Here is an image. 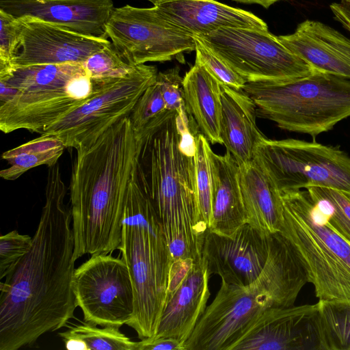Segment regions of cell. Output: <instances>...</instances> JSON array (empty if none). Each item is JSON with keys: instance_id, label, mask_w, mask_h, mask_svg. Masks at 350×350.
Segmentation results:
<instances>
[{"instance_id": "obj_1", "label": "cell", "mask_w": 350, "mask_h": 350, "mask_svg": "<svg viewBox=\"0 0 350 350\" xmlns=\"http://www.w3.org/2000/svg\"><path fill=\"white\" fill-rule=\"evenodd\" d=\"M66 191L59 165L49 167L31 246L0 284V350L29 346L75 317V239Z\"/></svg>"}, {"instance_id": "obj_2", "label": "cell", "mask_w": 350, "mask_h": 350, "mask_svg": "<svg viewBox=\"0 0 350 350\" xmlns=\"http://www.w3.org/2000/svg\"><path fill=\"white\" fill-rule=\"evenodd\" d=\"M139 143L127 116L91 146L76 149L69 187L75 260L119 249L128 185Z\"/></svg>"}, {"instance_id": "obj_3", "label": "cell", "mask_w": 350, "mask_h": 350, "mask_svg": "<svg viewBox=\"0 0 350 350\" xmlns=\"http://www.w3.org/2000/svg\"><path fill=\"white\" fill-rule=\"evenodd\" d=\"M185 125L176 111L166 110L140 133L137 167L161 223L173 260L202 257L208 226L198 203L196 152L181 146Z\"/></svg>"}, {"instance_id": "obj_4", "label": "cell", "mask_w": 350, "mask_h": 350, "mask_svg": "<svg viewBox=\"0 0 350 350\" xmlns=\"http://www.w3.org/2000/svg\"><path fill=\"white\" fill-rule=\"evenodd\" d=\"M137 159L129 181L118 250L127 265L134 291V313L127 325L143 340L157 333L173 258L137 168Z\"/></svg>"}, {"instance_id": "obj_5", "label": "cell", "mask_w": 350, "mask_h": 350, "mask_svg": "<svg viewBox=\"0 0 350 350\" xmlns=\"http://www.w3.org/2000/svg\"><path fill=\"white\" fill-rule=\"evenodd\" d=\"M111 79H92L83 64L12 66L0 72V81L14 90L0 105V129L41 134L99 92Z\"/></svg>"}, {"instance_id": "obj_6", "label": "cell", "mask_w": 350, "mask_h": 350, "mask_svg": "<svg viewBox=\"0 0 350 350\" xmlns=\"http://www.w3.org/2000/svg\"><path fill=\"white\" fill-rule=\"evenodd\" d=\"M258 118L315 137L350 117V79L314 70L282 81L247 82L243 88Z\"/></svg>"}, {"instance_id": "obj_7", "label": "cell", "mask_w": 350, "mask_h": 350, "mask_svg": "<svg viewBox=\"0 0 350 350\" xmlns=\"http://www.w3.org/2000/svg\"><path fill=\"white\" fill-rule=\"evenodd\" d=\"M284 232L309 271L322 301H350V243L331 228L308 191L280 193Z\"/></svg>"}, {"instance_id": "obj_8", "label": "cell", "mask_w": 350, "mask_h": 350, "mask_svg": "<svg viewBox=\"0 0 350 350\" xmlns=\"http://www.w3.org/2000/svg\"><path fill=\"white\" fill-rule=\"evenodd\" d=\"M253 161L280 193L310 187L350 195V157L338 148L296 139L264 138Z\"/></svg>"}, {"instance_id": "obj_9", "label": "cell", "mask_w": 350, "mask_h": 350, "mask_svg": "<svg viewBox=\"0 0 350 350\" xmlns=\"http://www.w3.org/2000/svg\"><path fill=\"white\" fill-rule=\"evenodd\" d=\"M193 36L246 82L288 81L314 70L268 29L222 28Z\"/></svg>"}, {"instance_id": "obj_10", "label": "cell", "mask_w": 350, "mask_h": 350, "mask_svg": "<svg viewBox=\"0 0 350 350\" xmlns=\"http://www.w3.org/2000/svg\"><path fill=\"white\" fill-rule=\"evenodd\" d=\"M157 67L135 66L126 75L113 78L81 106L48 127L42 135H53L66 148H88L109 128L129 116L144 91L157 81Z\"/></svg>"}, {"instance_id": "obj_11", "label": "cell", "mask_w": 350, "mask_h": 350, "mask_svg": "<svg viewBox=\"0 0 350 350\" xmlns=\"http://www.w3.org/2000/svg\"><path fill=\"white\" fill-rule=\"evenodd\" d=\"M106 31L113 46L133 66L170 61L196 50L193 36L165 18L155 5L114 8Z\"/></svg>"}, {"instance_id": "obj_12", "label": "cell", "mask_w": 350, "mask_h": 350, "mask_svg": "<svg viewBox=\"0 0 350 350\" xmlns=\"http://www.w3.org/2000/svg\"><path fill=\"white\" fill-rule=\"evenodd\" d=\"M73 292L85 322L120 327L133 316V286L122 258L91 255L75 270Z\"/></svg>"}, {"instance_id": "obj_13", "label": "cell", "mask_w": 350, "mask_h": 350, "mask_svg": "<svg viewBox=\"0 0 350 350\" xmlns=\"http://www.w3.org/2000/svg\"><path fill=\"white\" fill-rule=\"evenodd\" d=\"M269 297L250 286L221 281L219 290L206 308L184 350H232L265 310Z\"/></svg>"}, {"instance_id": "obj_14", "label": "cell", "mask_w": 350, "mask_h": 350, "mask_svg": "<svg viewBox=\"0 0 350 350\" xmlns=\"http://www.w3.org/2000/svg\"><path fill=\"white\" fill-rule=\"evenodd\" d=\"M232 350H323L319 303L267 308Z\"/></svg>"}, {"instance_id": "obj_15", "label": "cell", "mask_w": 350, "mask_h": 350, "mask_svg": "<svg viewBox=\"0 0 350 350\" xmlns=\"http://www.w3.org/2000/svg\"><path fill=\"white\" fill-rule=\"evenodd\" d=\"M269 252V233L248 223L232 236L207 230L202 256L210 275L240 286L251 285L262 271Z\"/></svg>"}, {"instance_id": "obj_16", "label": "cell", "mask_w": 350, "mask_h": 350, "mask_svg": "<svg viewBox=\"0 0 350 350\" xmlns=\"http://www.w3.org/2000/svg\"><path fill=\"white\" fill-rule=\"evenodd\" d=\"M18 18L23 28L12 66L83 64L111 44L106 38L84 36L33 17Z\"/></svg>"}, {"instance_id": "obj_17", "label": "cell", "mask_w": 350, "mask_h": 350, "mask_svg": "<svg viewBox=\"0 0 350 350\" xmlns=\"http://www.w3.org/2000/svg\"><path fill=\"white\" fill-rule=\"evenodd\" d=\"M0 9L16 18L30 16L84 36L108 38L112 0H0Z\"/></svg>"}, {"instance_id": "obj_18", "label": "cell", "mask_w": 350, "mask_h": 350, "mask_svg": "<svg viewBox=\"0 0 350 350\" xmlns=\"http://www.w3.org/2000/svg\"><path fill=\"white\" fill-rule=\"evenodd\" d=\"M308 282V269L294 243L282 232L269 233L267 260L258 278L248 286L266 295L272 307H289L294 306Z\"/></svg>"}, {"instance_id": "obj_19", "label": "cell", "mask_w": 350, "mask_h": 350, "mask_svg": "<svg viewBox=\"0 0 350 350\" xmlns=\"http://www.w3.org/2000/svg\"><path fill=\"white\" fill-rule=\"evenodd\" d=\"M278 38L314 70L350 79V40L335 29L307 19Z\"/></svg>"}, {"instance_id": "obj_20", "label": "cell", "mask_w": 350, "mask_h": 350, "mask_svg": "<svg viewBox=\"0 0 350 350\" xmlns=\"http://www.w3.org/2000/svg\"><path fill=\"white\" fill-rule=\"evenodd\" d=\"M210 275L202 256L193 262L181 285L165 301L154 337L173 338L184 346L206 308Z\"/></svg>"}, {"instance_id": "obj_21", "label": "cell", "mask_w": 350, "mask_h": 350, "mask_svg": "<svg viewBox=\"0 0 350 350\" xmlns=\"http://www.w3.org/2000/svg\"><path fill=\"white\" fill-rule=\"evenodd\" d=\"M154 5L192 36L222 28L268 29L267 23L253 13L215 0H167Z\"/></svg>"}, {"instance_id": "obj_22", "label": "cell", "mask_w": 350, "mask_h": 350, "mask_svg": "<svg viewBox=\"0 0 350 350\" xmlns=\"http://www.w3.org/2000/svg\"><path fill=\"white\" fill-rule=\"evenodd\" d=\"M220 137L239 165L253 160L258 144L266 137L256 124V105L244 91L221 84Z\"/></svg>"}, {"instance_id": "obj_23", "label": "cell", "mask_w": 350, "mask_h": 350, "mask_svg": "<svg viewBox=\"0 0 350 350\" xmlns=\"http://www.w3.org/2000/svg\"><path fill=\"white\" fill-rule=\"evenodd\" d=\"M212 177L210 231L232 236L247 223L240 183V165L228 151L224 155L209 150Z\"/></svg>"}, {"instance_id": "obj_24", "label": "cell", "mask_w": 350, "mask_h": 350, "mask_svg": "<svg viewBox=\"0 0 350 350\" xmlns=\"http://www.w3.org/2000/svg\"><path fill=\"white\" fill-rule=\"evenodd\" d=\"M239 183L247 223L267 233L281 232L284 217L280 193L253 160L240 165Z\"/></svg>"}, {"instance_id": "obj_25", "label": "cell", "mask_w": 350, "mask_h": 350, "mask_svg": "<svg viewBox=\"0 0 350 350\" xmlns=\"http://www.w3.org/2000/svg\"><path fill=\"white\" fill-rule=\"evenodd\" d=\"M185 107L201 133L213 144H222L220 137L221 83L200 63L183 77Z\"/></svg>"}, {"instance_id": "obj_26", "label": "cell", "mask_w": 350, "mask_h": 350, "mask_svg": "<svg viewBox=\"0 0 350 350\" xmlns=\"http://www.w3.org/2000/svg\"><path fill=\"white\" fill-rule=\"evenodd\" d=\"M65 148L56 137L40 135L2 154V159L7 161L9 166L0 172V176L14 180L31 168L42 165L52 167L57 163Z\"/></svg>"}, {"instance_id": "obj_27", "label": "cell", "mask_w": 350, "mask_h": 350, "mask_svg": "<svg viewBox=\"0 0 350 350\" xmlns=\"http://www.w3.org/2000/svg\"><path fill=\"white\" fill-rule=\"evenodd\" d=\"M323 350H350V301L319 300Z\"/></svg>"}, {"instance_id": "obj_28", "label": "cell", "mask_w": 350, "mask_h": 350, "mask_svg": "<svg viewBox=\"0 0 350 350\" xmlns=\"http://www.w3.org/2000/svg\"><path fill=\"white\" fill-rule=\"evenodd\" d=\"M68 329L59 336H71L83 340L88 350H136L137 342H134L124 334L120 327L100 326L89 323L66 325Z\"/></svg>"}, {"instance_id": "obj_29", "label": "cell", "mask_w": 350, "mask_h": 350, "mask_svg": "<svg viewBox=\"0 0 350 350\" xmlns=\"http://www.w3.org/2000/svg\"><path fill=\"white\" fill-rule=\"evenodd\" d=\"M326 223L350 243V195L321 187L306 188Z\"/></svg>"}, {"instance_id": "obj_30", "label": "cell", "mask_w": 350, "mask_h": 350, "mask_svg": "<svg viewBox=\"0 0 350 350\" xmlns=\"http://www.w3.org/2000/svg\"><path fill=\"white\" fill-rule=\"evenodd\" d=\"M208 139L199 133L196 137V167L199 208L202 219L208 226L212 211V177Z\"/></svg>"}, {"instance_id": "obj_31", "label": "cell", "mask_w": 350, "mask_h": 350, "mask_svg": "<svg viewBox=\"0 0 350 350\" xmlns=\"http://www.w3.org/2000/svg\"><path fill=\"white\" fill-rule=\"evenodd\" d=\"M83 65L92 79H109L122 77L135 66L129 64L112 43L93 53Z\"/></svg>"}, {"instance_id": "obj_32", "label": "cell", "mask_w": 350, "mask_h": 350, "mask_svg": "<svg viewBox=\"0 0 350 350\" xmlns=\"http://www.w3.org/2000/svg\"><path fill=\"white\" fill-rule=\"evenodd\" d=\"M166 110L160 85L156 81L141 95L129 116L134 133H140L152 120Z\"/></svg>"}, {"instance_id": "obj_33", "label": "cell", "mask_w": 350, "mask_h": 350, "mask_svg": "<svg viewBox=\"0 0 350 350\" xmlns=\"http://www.w3.org/2000/svg\"><path fill=\"white\" fill-rule=\"evenodd\" d=\"M194 39L196 61L202 64L221 84L243 90L246 81L199 40Z\"/></svg>"}, {"instance_id": "obj_34", "label": "cell", "mask_w": 350, "mask_h": 350, "mask_svg": "<svg viewBox=\"0 0 350 350\" xmlns=\"http://www.w3.org/2000/svg\"><path fill=\"white\" fill-rule=\"evenodd\" d=\"M0 72L12 67L22 31L20 18L0 9Z\"/></svg>"}, {"instance_id": "obj_35", "label": "cell", "mask_w": 350, "mask_h": 350, "mask_svg": "<svg viewBox=\"0 0 350 350\" xmlns=\"http://www.w3.org/2000/svg\"><path fill=\"white\" fill-rule=\"evenodd\" d=\"M32 237L14 230L0 237V279L9 273L17 262L29 250Z\"/></svg>"}, {"instance_id": "obj_36", "label": "cell", "mask_w": 350, "mask_h": 350, "mask_svg": "<svg viewBox=\"0 0 350 350\" xmlns=\"http://www.w3.org/2000/svg\"><path fill=\"white\" fill-rule=\"evenodd\" d=\"M157 81L160 85L167 110L178 113L187 111L184 99L183 78L178 67L159 72Z\"/></svg>"}, {"instance_id": "obj_37", "label": "cell", "mask_w": 350, "mask_h": 350, "mask_svg": "<svg viewBox=\"0 0 350 350\" xmlns=\"http://www.w3.org/2000/svg\"><path fill=\"white\" fill-rule=\"evenodd\" d=\"M193 262L191 258L173 260L170 269L165 301L170 299L181 285Z\"/></svg>"}, {"instance_id": "obj_38", "label": "cell", "mask_w": 350, "mask_h": 350, "mask_svg": "<svg viewBox=\"0 0 350 350\" xmlns=\"http://www.w3.org/2000/svg\"><path fill=\"white\" fill-rule=\"evenodd\" d=\"M136 350H184V346L170 338H149L137 343Z\"/></svg>"}, {"instance_id": "obj_39", "label": "cell", "mask_w": 350, "mask_h": 350, "mask_svg": "<svg viewBox=\"0 0 350 350\" xmlns=\"http://www.w3.org/2000/svg\"><path fill=\"white\" fill-rule=\"evenodd\" d=\"M334 18L350 33V0H340L330 4Z\"/></svg>"}, {"instance_id": "obj_40", "label": "cell", "mask_w": 350, "mask_h": 350, "mask_svg": "<svg viewBox=\"0 0 350 350\" xmlns=\"http://www.w3.org/2000/svg\"><path fill=\"white\" fill-rule=\"evenodd\" d=\"M65 348L68 350H88L86 344L77 338L71 336H62Z\"/></svg>"}, {"instance_id": "obj_41", "label": "cell", "mask_w": 350, "mask_h": 350, "mask_svg": "<svg viewBox=\"0 0 350 350\" xmlns=\"http://www.w3.org/2000/svg\"><path fill=\"white\" fill-rule=\"evenodd\" d=\"M236 2L247 4H258L265 8H269L275 3L282 0H232Z\"/></svg>"}]
</instances>
